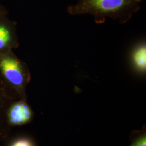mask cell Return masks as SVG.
Masks as SVG:
<instances>
[{"label":"cell","instance_id":"obj_1","mask_svg":"<svg viewBox=\"0 0 146 146\" xmlns=\"http://www.w3.org/2000/svg\"><path fill=\"white\" fill-rule=\"evenodd\" d=\"M143 0H78L75 5L68 7L71 15L89 14L93 16L97 24H102L107 17L125 24L134 14L140 10Z\"/></svg>","mask_w":146,"mask_h":146},{"label":"cell","instance_id":"obj_2","mask_svg":"<svg viewBox=\"0 0 146 146\" xmlns=\"http://www.w3.org/2000/svg\"><path fill=\"white\" fill-rule=\"evenodd\" d=\"M0 68L5 78L11 84L18 87L23 85L25 75L18 61L12 58H4L0 61Z\"/></svg>","mask_w":146,"mask_h":146},{"label":"cell","instance_id":"obj_3","mask_svg":"<svg viewBox=\"0 0 146 146\" xmlns=\"http://www.w3.org/2000/svg\"><path fill=\"white\" fill-rule=\"evenodd\" d=\"M32 112L30 107L24 102L14 104L10 110L9 119L14 125L26 123L31 119Z\"/></svg>","mask_w":146,"mask_h":146},{"label":"cell","instance_id":"obj_4","mask_svg":"<svg viewBox=\"0 0 146 146\" xmlns=\"http://www.w3.org/2000/svg\"><path fill=\"white\" fill-rule=\"evenodd\" d=\"M131 64L137 73L144 75L146 72V46L145 42L136 45L131 54Z\"/></svg>","mask_w":146,"mask_h":146},{"label":"cell","instance_id":"obj_5","mask_svg":"<svg viewBox=\"0 0 146 146\" xmlns=\"http://www.w3.org/2000/svg\"><path fill=\"white\" fill-rule=\"evenodd\" d=\"M10 40L8 30L3 26H0V49L3 48Z\"/></svg>","mask_w":146,"mask_h":146},{"label":"cell","instance_id":"obj_6","mask_svg":"<svg viewBox=\"0 0 146 146\" xmlns=\"http://www.w3.org/2000/svg\"><path fill=\"white\" fill-rule=\"evenodd\" d=\"M129 146H146V133H143L140 135L136 137Z\"/></svg>","mask_w":146,"mask_h":146},{"label":"cell","instance_id":"obj_7","mask_svg":"<svg viewBox=\"0 0 146 146\" xmlns=\"http://www.w3.org/2000/svg\"><path fill=\"white\" fill-rule=\"evenodd\" d=\"M11 146H33V145L29 140L23 139L16 141Z\"/></svg>","mask_w":146,"mask_h":146}]
</instances>
